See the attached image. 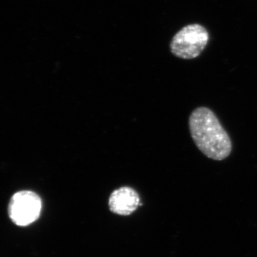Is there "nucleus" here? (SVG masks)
<instances>
[{
	"label": "nucleus",
	"instance_id": "obj_2",
	"mask_svg": "<svg viewBox=\"0 0 257 257\" xmlns=\"http://www.w3.org/2000/svg\"><path fill=\"white\" fill-rule=\"evenodd\" d=\"M209 41L207 29L199 24H191L181 29L174 36L170 50L178 58L193 60L202 53Z\"/></svg>",
	"mask_w": 257,
	"mask_h": 257
},
{
	"label": "nucleus",
	"instance_id": "obj_1",
	"mask_svg": "<svg viewBox=\"0 0 257 257\" xmlns=\"http://www.w3.org/2000/svg\"><path fill=\"white\" fill-rule=\"evenodd\" d=\"M191 136L203 155L216 161L229 157L232 143L215 113L209 108L200 106L192 111L189 118Z\"/></svg>",
	"mask_w": 257,
	"mask_h": 257
},
{
	"label": "nucleus",
	"instance_id": "obj_4",
	"mask_svg": "<svg viewBox=\"0 0 257 257\" xmlns=\"http://www.w3.org/2000/svg\"><path fill=\"white\" fill-rule=\"evenodd\" d=\"M138 193L132 187H122L111 193L109 207L111 212L120 216H128L140 205Z\"/></svg>",
	"mask_w": 257,
	"mask_h": 257
},
{
	"label": "nucleus",
	"instance_id": "obj_3",
	"mask_svg": "<svg viewBox=\"0 0 257 257\" xmlns=\"http://www.w3.org/2000/svg\"><path fill=\"white\" fill-rule=\"evenodd\" d=\"M41 198L32 191L15 193L10 199L8 214L11 220L19 226H27L40 217L42 211Z\"/></svg>",
	"mask_w": 257,
	"mask_h": 257
}]
</instances>
